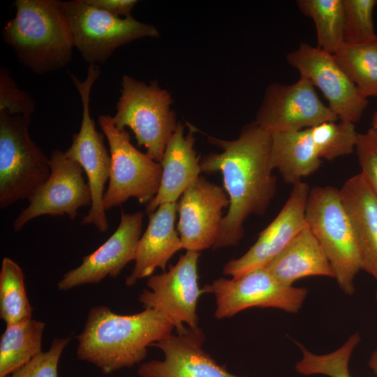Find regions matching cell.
<instances>
[{"mask_svg":"<svg viewBox=\"0 0 377 377\" xmlns=\"http://www.w3.org/2000/svg\"><path fill=\"white\" fill-rule=\"evenodd\" d=\"M344 41L346 45H362L377 40L373 12L377 0H343Z\"/></svg>","mask_w":377,"mask_h":377,"instance_id":"f546056e","label":"cell"},{"mask_svg":"<svg viewBox=\"0 0 377 377\" xmlns=\"http://www.w3.org/2000/svg\"><path fill=\"white\" fill-rule=\"evenodd\" d=\"M287 61L300 76L321 91L328 107L339 119L353 123L360 120L368 100L360 93L333 54L302 43L287 55Z\"/></svg>","mask_w":377,"mask_h":377,"instance_id":"5bb4252c","label":"cell"},{"mask_svg":"<svg viewBox=\"0 0 377 377\" xmlns=\"http://www.w3.org/2000/svg\"><path fill=\"white\" fill-rule=\"evenodd\" d=\"M334 57L364 97H377V40L345 45Z\"/></svg>","mask_w":377,"mask_h":377,"instance_id":"4316f807","label":"cell"},{"mask_svg":"<svg viewBox=\"0 0 377 377\" xmlns=\"http://www.w3.org/2000/svg\"><path fill=\"white\" fill-rule=\"evenodd\" d=\"M309 130L320 158L332 161L350 154L355 149L359 133L353 122L324 121Z\"/></svg>","mask_w":377,"mask_h":377,"instance_id":"f1b7e54d","label":"cell"},{"mask_svg":"<svg viewBox=\"0 0 377 377\" xmlns=\"http://www.w3.org/2000/svg\"><path fill=\"white\" fill-rule=\"evenodd\" d=\"M209 143L223 149L205 155L201 171H220L230 199L213 249L237 245L244 236L243 224L251 214H263L276 190V178L269 165L272 135L255 121L245 125L233 140L207 135Z\"/></svg>","mask_w":377,"mask_h":377,"instance_id":"6da1fadb","label":"cell"},{"mask_svg":"<svg viewBox=\"0 0 377 377\" xmlns=\"http://www.w3.org/2000/svg\"><path fill=\"white\" fill-rule=\"evenodd\" d=\"M265 267L288 286L306 276L334 278L332 266L307 223Z\"/></svg>","mask_w":377,"mask_h":377,"instance_id":"7402d4cb","label":"cell"},{"mask_svg":"<svg viewBox=\"0 0 377 377\" xmlns=\"http://www.w3.org/2000/svg\"><path fill=\"white\" fill-rule=\"evenodd\" d=\"M205 336L200 327L171 334L151 344L164 357L142 363L139 377H240L229 372L208 354L202 346Z\"/></svg>","mask_w":377,"mask_h":377,"instance_id":"ac0fdd59","label":"cell"},{"mask_svg":"<svg viewBox=\"0 0 377 377\" xmlns=\"http://www.w3.org/2000/svg\"><path fill=\"white\" fill-rule=\"evenodd\" d=\"M35 110L34 99L25 91L21 90L5 68H0V111L11 115L31 117Z\"/></svg>","mask_w":377,"mask_h":377,"instance_id":"1f68e13d","label":"cell"},{"mask_svg":"<svg viewBox=\"0 0 377 377\" xmlns=\"http://www.w3.org/2000/svg\"><path fill=\"white\" fill-rule=\"evenodd\" d=\"M16 13L2 30L19 62L38 75L64 68L72 59L73 38L59 0H16Z\"/></svg>","mask_w":377,"mask_h":377,"instance_id":"3957f363","label":"cell"},{"mask_svg":"<svg viewBox=\"0 0 377 377\" xmlns=\"http://www.w3.org/2000/svg\"><path fill=\"white\" fill-rule=\"evenodd\" d=\"M297 5L315 23L317 47L334 55L345 45L343 0H298Z\"/></svg>","mask_w":377,"mask_h":377,"instance_id":"d4e9b609","label":"cell"},{"mask_svg":"<svg viewBox=\"0 0 377 377\" xmlns=\"http://www.w3.org/2000/svg\"><path fill=\"white\" fill-rule=\"evenodd\" d=\"M269 165L287 184H295L316 171L321 163L309 128L271 134Z\"/></svg>","mask_w":377,"mask_h":377,"instance_id":"603a6c76","label":"cell"},{"mask_svg":"<svg viewBox=\"0 0 377 377\" xmlns=\"http://www.w3.org/2000/svg\"><path fill=\"white\" fill-rule=\"evenodd\" d=\"M368 365L377 376V349L371 355Z\"/></svg>","mask_w":377,"mask_h":377,"instance_id":"e575fe53","label":"cell"},{"mask_svg":"<svg viewBox=\"0 0 377 377\" xmlns=\"http://www.w3.org/2000/svg\"><path fill=\"white\" fill-rule=\"evenodd\" d=\"M121 96L112 122L119 130L130 128L139 147L158 163L162 161L167 142L177 128L176 114L171 109L172 98L156 80L149 84L124 75Z\"/></svg>","mask_w":377,"mask_h":377,"instance_id":"5b68a950","label":"cell"},{"mask_svg":"<svg viewBox=\"0 0 377 377\" xmlns=\"http://www.w3.org/2000/svg\"><path fill=\"white\" fill-rule=\"evenodd\" d=\"M45 324L33 318L6 325L0 338V377L18 369L42 350Z\"/></svg>","mask_w":377,"mask_h":377,"instance_id":"cb8c5ba5","label":"cell"},{"mask_svg":"<svg viewBox=\"0 0 377 377\" xmlns=\"http://www.w3.org/2000/svg\"><path fill=\"white\" fill-rule=\"evenodd\" d=\"M216 300L214 316L230 318L252 307L276 308L297 313L308 290L305 288L286 286L264 267L250 270L232 279L219 278L202 288Z\"/></svg>","mask_w":377,"mask_h":377,"instance_id":"30bf717a","label":"cell"},{"mask_svg":"<svg viewBox=\"0 0 377 377\" xmlns=\"http://www.w3.org/2000/svg\"><path fill=\"white\" fill-rule=\"evenodd\" d=\"M371 128L377 132V112H376L373 116Z\"/></svg>","mask_w":377,"mask_h":377,"instance_id":"d590c367","label":"cell"},{"mask_svg":"<svg viewBox=\"0 0 377 377\" xmlns=\"http://www.w3.org/2000/svg\"><path fill=\"white\" fill-rule=\"evenodd\" d=\"M71 339V337L55 338L48 350L41 352L6 377H59V362Z\"/></svg>","mask_w":377,"mask_h":377,"instance_id":"4dcf8cb0","label":"cell"},{"mask_svg":"<svg viewBox=\"0 0 377 377\" xmlns=\"http://www.w3.org/2000/svg\"><path fill=\"white\" fill-rule=\"evenodd\" d=\"M88 5L117 17L132 16L131 12L138 3L136 0H84Z\"/></svg>","mask_w":377,"mask_h":377,"instance_id":"836d02e7","label":"cell"},{"mask_svg":"<svg viewBox=\"0 0 377 377\" xmlns=\"http://www.w3.org/2000/svg\"><path fill=\"white\" fill-rule=\"evenodd\" d=\"M309 191V185L304 182L293 185L288 200L275 219L243 256L224 265L223 274L236 277L266 267L276 258L306 226L305 209Z\"/></svg>","mask_w":377,"mask_h":377,"instance_id":"e0dca14e","label":"cell"},{"mask_svg":"<svg viewBox=\"0 0 377 377\" xmlns=\"http://www.w3.org/2000/svg\"><path fill=\"white\" fill-rule=\"evenodd\" d=\"M101 73L98 66L89 64L87 77L80 81L69 73L70 77L80 96L82 114L80 128L72 135V143L64 151L66 156L77 162L83 168L91 194L92 203L81 224H93L101 232L109 227L103 200L105 185L110 173V154L105 144V135L96 131L95 121L89 112V101L92 87Z\"/></svg>","mask_w":377,"mask_h":377,"instance_id":"9c48e42d","label":"cell"},{"mask_svg":"<svg viewBox=\"0 0 377 377\" xmlns=\"http://www.w3.org/2000/svg\"><path fill=\"white\" fill-rule=\"evenodd\" d=\"M98 123L108 140L111 160L109 184L103 200L105 210L121 205L131 197L147 205L161 185V163L137 149L131 142L129 133L115 127L112 117L99 115Z\"/></svg>","mask_w":377,"mask_h":377,"instance_id":"52a82bcc","label":"cell"},{"mask_svg":"<svg viewBox=\"0 0 377 377\" xmlns=\"http://www.w3.org/2000/svg\"><path fill=\"white\" fill-rule=\"evenodd\" d=\"M177 202L162 204L148 214L149 223L138 242L134 267L125 280L126 286L151 276L156 268L165 272L169 260L183 249L175 226Z\"/></svg>","mask_w":377,"mask_h":377,"instance_id":"d6986e66","label":"cell"},{"mask_svg":"<svg viewBox=\"0 0 377 377\" xmlns=\"http://www.w3.org/2000/svg\"><path fill=\"white\" fill-rule=\"evenodd\" d=\"M360 341L358 332L352 334L338 349L324 355L312 353L298 344L302 357L295 364V370L300 374H322L329 377H351L348 364L351 355Z\"/></svg>","mask_w":377,"mask_h":377,"instance_id":"83f0119b","label":"cell"},{"mask_svg":"<svg viewBox=\"0 0 377 377\" xmlns=\"http://www.w3.org/2000/svg\"><path fill=\"white\" fill-rule=\"evenodd\" d=\"M360 172L377 197V132L373 128L359 133L355 147Z\"/></svg>","mask_w":377,"mask_h":377,"instance_id":"d6a6232c","label":"cell"},{"mask_svg":"<svg viewBox=\"0 0 377 377\" xmlns=\"http://www.w3.org/2000/svg\"><path fill=\"white\" fill-rule=\"evenodd\" d=\"M305 219L332 266L338 286L345 294L352 295L362 261L355 232L339 190L330 186L310 189Z\"/></svg>","mask_w":377,"mask_h":377,"instance_id":"277c9868","label":"cell"},{"mask_svg":"<svg viewBox=\"0 0 377 377\" xmlns=\"http://www.w3.org/2000/svg\"><path fill=\"white\" fill-rule=\"evenodd\" d=\"M339 194L355 232L362 269L377 281V197L360 173L346 181Z\"/></svg>","mask_w":377,"mask_h":377,"instance_id":"44dd1931","label":"cell"},{"mask_svg":"<svg viewBox=\"0 0 377 377\" xmlns=\"http://www.w3.org/2000/svg\"><path fill=\"white\" fill-rule=\"evenodd\" d=\"M31 117L0 111V207L27 199L50 175V158L31 139Z\"/></svg>","mask_w":377,"mask_h":377,"instance_id":"8992f818","label":"cell"},{"mask_svg":"<svg viewBox=\"0 0 377 377\" xmlns=\"http://www.w3.org/2000/svg\"><path fill=\"white\" fill-rule=\"evenodd\" d=\"M50 175L28 198L29 205L15 219L13 227L20 231L31 220L43 215L66 214L71 219L78 215L81 207L92 203L89 186L84 170L64 151H52L50 158Z\"/></svg>","mask_w":377,"mask_h":377,"instance_id":"7c38bea8","label":"cell"},{"mask_svg":"<svg viewBox=\"0 0 377 377\" xmlns=\"http://www.w3.org/2000/svg\"><path fill=\"white\" fill-rule=\"evenodd\" d=\"M376 298H377V290H376Z\"/></svg>","mask_w":377,"mask_h":377,"instance_id":"8d00e7d4","label":"cell"},{"mask_svg":"<svg viewBox=\"0 0 377 377\" xmlns=\"http://www.w3.org/2000/svg\"><path fill=\"white\" fill-rule=\"evenodd\" d=\"M144 212L121 213L114 233L96 251L84 256L77 267L65 273L57 283L59 290L101 282L108 276L115 277L135 260L141 237Z\"/></svg>","mask_w":377,"mask_h":377,"instance_id":"2e32d148","label":"cell"},{"mask_svg":"<svg viewBox=\"0 0 377 377\" xmlns=\"http://www.w3.org/2000/svg\"><path fill=\"white\" fill-rule=\"evenodd\" d=\"M0 318L6 325L32 318L23 271L8 257L3 258L0 271Z\"/></svg>","mask_w":377,"mask_h":377,"instance_id":"484cf974","label":"cell"},{"mask_svg":"<svg viewBox=\"0 0 377 377\" xmlns=\"http://www.w3.org/2000/svg\"><path fill=\"white\" fill-rule=\"evenodd\" d=\"M74 47L89 64L105 62L119 47L133 40L158 38L155 26L132 16L119 17L94 8L84 0L62 1Z\"/></svg>","mask_w":377,"mask_h":377,"instance_id":"ba28073f","label":"cell"},{"mask_svg":"<svg viewBox=\"0 0 377 377\" xmlns=\"http://www.w3.org/2000/svg\"><path fill=\"white\" fill-rule=\"evenodd\" d=\"M338 119L323 103L311 82L300 76L291 84L269 85L255 121L272 134L310 128L324 121Z\"/></svg>","mask_w":377,"mask_h":377,"instance_id":"4fadbf2b","label":"cell"},{"mask_svg":"<svg viewBox=\"0 0 377 377\" xmlns=\"http://www.w3.org/2000/svg\"><path fill=\"white\" fill-rule=\"evenodd\" d=\"M200 253L186 251L168 271L151 276L138 301L144 309L161 312L174 326L177 333L198 327L196 308L203 290L200 288L198 262Z\"/></svg>","mask_w":377,"mask_h":377,"instance_id":"8fae6325","label":"cell"},{"mask_svg":"<svg viewBox=\"0 0 377 377\" xmlns=\"http://www.w3.org/2000/svg\"><path fill=\"white\" fill-rule=\"evenodd\" d=\"M184 135V126L178 122L177 128L170 137L161 165L162 177L158 191L147 205L149 214L162 204L177 202L186 188L199 177L200 159L194 149L195 128Z\"/></svg>","mask_w":377,"mask_h":377,"instance_id":"ffe728a7","label":"cell"},{"mask_svg":"<svg viewBox=\"0 0 377 377\" xmlns=\"http://www.w3.org/2000/svg\"><path fill=\"white\" fill-rule=\"evenodd\" d=\"M174 329L154 309L121 315L107 306H95L89 311L82 331L75 336L77 357L110 374L141 362L147 348L168 337Z\"/></svg>","mask_w":377,"mask_h":377,"instance_id":"7a4b0ae2","label":"cell"},{"mask_svg":"<svg viewBox=\"0 0 377 377\" xmlns=\"http://www.w3.org/2000/svg\"><path fill=\"white\" fill-rule=\"evenodd\" d=\"M229 205L223 188L199 176L177 202V230L183 249L200 252L213 247L219 236L223 210Z\"/></svg>","mask_w":377,"mask_h":377,"instance_id":"9a60e30c","label":"cell"}]
</instances>
